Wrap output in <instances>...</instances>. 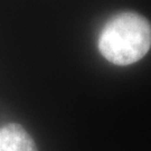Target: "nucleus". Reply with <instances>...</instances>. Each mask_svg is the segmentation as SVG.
Here are the masks:
<instances>
[{"label":"nucleus","instance_id":"f03ea898","mask_svg":"<svg viewBox=\"0 0 151 151\" xmlns=\"http://www.w3.org/2000/svg\"><path fill=\"white\" fill-rule=\"evenodd\" d=\"M0 151H38L36 143L25 128L8 123L0 128Z\"/></svg>","mask_w":151,"mask_h":151},{"label":"nucleus","instance_id":"f257e3e1","mask_svg":"<svg viewBox=\"0 0 151 151\" xmlns=\"http://www.w3.org/2000/svg\"><path fill=\"white\" fill-rule=\"evenodd\" d=\"M151 47V25L146 17L124 11L104 24L97 38V48L110 63L119 66L134 64Z\"/></svg>","mask_w":151,"mask_h":151}]
</instances>
